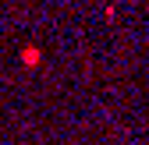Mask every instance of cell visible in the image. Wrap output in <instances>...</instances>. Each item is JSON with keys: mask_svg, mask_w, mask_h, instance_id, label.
<instances>
[{"mask_svg": "<svg viewBox=\"0 0 149 145\" xmlns=\"http://www.w3.org/2000/svg\"><path fill=\"white\" fill-rule=\"evenodd\" d=\"M22 60H25V64H39V50H36V46H29V50L22 53Z\"/></svg>", "mask_w": 149, "mask_h": 145, "instance_id": "1", "label": "cell"}]
</instances>
